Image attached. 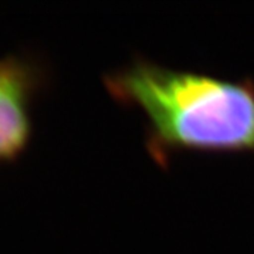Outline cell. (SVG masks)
Here are the masks:
<instances>
[{
    "label": "cell",
    "instance_id": "obj_1",
    "mask_svg": "<svg viewBox=\"0 0 254 254\" xmlns=\"http://www.w3.org/2000/svg\"><path fill=\"white\" fill-rule=\"evenodd\" d=\"M113 99L147 120V151L161 167L184 151L254 153V82L230 81L136 58L105 75Z\"/></svg>",
    "mask_w": 254,
    "mask_h": 254
},
{
    "label": "cell",
    "instance_id": "obj_2",
    "mask_svg": "<svg viewBox=\"0 0 254 254\" xmlns=\"http://www.w3.org/2000/svg\"><path fill=\"white\" fill-rule=\"evenodd\" d=\"M43 69L33 58L0 60V163H10L27 148L33 134V102L41 89Z\"/></svg>",
    "mask_w": 254,
    "mask_h": 254
}]
</instances>
